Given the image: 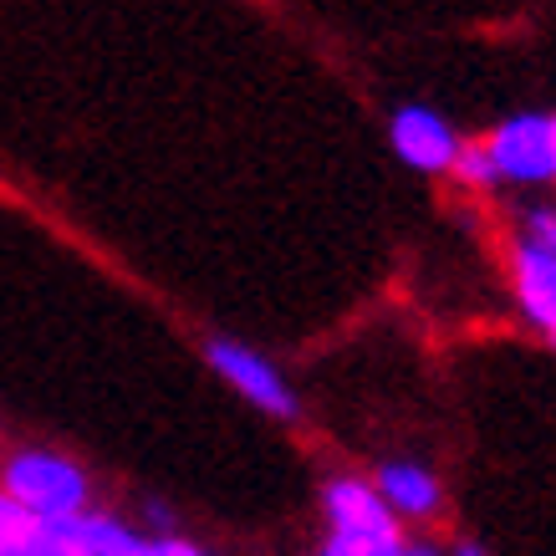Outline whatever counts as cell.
<instances>
[{"mask_svg":"<svg viewBox=\"0 0 556 556\" xmlns=\"http://www.w3.org/2000/svg\"><path fill=\"white\" fill-rule=\"evenodd\" d=\"M521 245H531V251H541V255H556V210H531V215H526Z\"/></svg>","mask_w":556,"mask_h":556,"instance_id":"obj_11","label":"cell"},{"mask_svg":"<svg viewBox=\"0 0 556 556\" xmlns=\"http://www.w3.org/2000/svg\"><path fill=\"white\" fill-rule=\"evenodd\" d=\"M444 556H495L485 546V541H475V536H455L450 546H444Z\"/></svg>","mask_w":556,"mask_h":556,"instance_id":"obj_13","label":"cell"},{"mask_svg":"<svg viewBox=\"0 0 556 556\" xmlns=\"http://www.w3.org/2000/svg\"><path fill=\"white\" fill-rule=\"evenodd\" d=\"M26 521H31V516H26V510H21L16 501L0 490V556L16 552V541H21V531H26Z\"/></svg>","mask_w":556,"mask_h":556,"instance_id":"obj_12","label":"cell"},{"mask_svg":"<svg viewBox=\"0 0 556 556\" xmlns=\"http://www.w3.org/2000/svg\"><path fill=\"white\" fill-rule=\"evenodd\" d=\"M393 149H399V159L414 164V169L439 174V169H455L459 138L434 108H399V113H393Z\"/></svg>","mask_w":556,"mask_h":556,"instance_id":"obj_7","label":"cell"},{"mask_svg":"<svg viewBox=\"0 0 556 556\" xmlns=\"http://www.w3.org/2000/svg\"><path fill=\"white\" fill-rule=\"evenodd\" d=\"M455 174L465 179V185H475V189H490L501 174H495V164H490V153H485V143H459V153H455Z\"/></svg>","mask_w":556,"mask_h":556,"instance_id":"obj_10","label":"cell"},{"mask_svg":"<svg viewBox=\"0 0 556 556\" xmlns=\"http://www.w3.org/2000/svg\"><path fill=\"white\" fill-rule=\"evenodd\" d=\"M552 138H556V118H552Z\"/></svg>","mask_w":556,"mask_h":556,"instance_id":"obj_15","label":"cell"},{"mask_svg":"<svg viewBox=\"0 0 556 556\" xmlns=\"http://www.w3.org/2000/svg\"><path fill=\"white\" fill-rule=\"evenodd\" d=\"M408 541L404 521L363 475H332L321 485V552L327 556H393Z\"/></svg>","mask_w":556,"mask_h":556,"instance_id":"obj_1","label":"cell"},{"mask_svg":"<svg viewBox=\"0 0 556 556\" xmlns=\"http://www.w3.org/2000/svg\"><path fill=\"white\" fill-rule=\"evenodd\" d=\"M0 490L26 516H77V510H92V475L72 455L47 450V444L11 450L0 459Z\"/></svg>","mask_w":556,"mask_h":556,"instance_id":"obj_2","label":"cell"},{"mask_svg":"<svg viewBox=\"0 0 556 556\" xmlns=\"http://www.w3.org/2000/svg\"><path fill=\"white\" fill-rule=\"evenodd\" d=\"M204 363L215 368V378L225 388H236L240 399L251 408H261L266 419H296L302 414V399H296V388L287 383V372L276 368L266 353H255L245 342L236 338H210L204 342Z\"/></svg>","mask_w":556,"mask_h":556,"instance_id":"obj_4","label":"cell"},{"mask_svg":"<svg viewBox=\"0 0 556 556\" xmlns=\"http://www.w3.org/2000/svg\"><path fill=\"white\" fill-rule=\"evenodd\" d=\"M516 302L556 342V255L516 245Z\"/></svg>","mask_w":556,"mask_h":556,"instance_id":"obj_8","label":"cell"},{"mask_svg":"<svg viewBox=\"0 0 556 556\" xmlns=\"http://www.w3.org/2000/svg\"><path fill=\"white\" fill-rule=\"evenodd\" d=\"M393 556H444V546H434V541H419V536H408Z\"/></svg>","mask_w":556,"mask_h":556,"instance_id":"obj_14","label":"cell"},{"mask_svg":"<svg viewBox=\"0 0 556 556\" xmlns=\"http://www.w3.org/2000/svg\"><path fill=\"white\" fill-rule=\"evenodd\" d=\"M490 164L501 179H516V185H546L556 179V138H552V118L541 113H521L495 128V138L485 143Z\"/></svg>","mask_w":556,"mask_h":556,"instance_id":"obj_5","label":"cell"},{"mask_svg":"<svg viewBox=\"0 0 556 556\" xmlns=\"http://www.w3.org/2000/svg\"><path fill=\"white\" fill-rule=\"evenodd\" d=\"M118 556H215L210 546H200V541L179 536V531H143V536L128 546V552Z\"/></svg>","mask_w":556,"mask_h":556,"instance_id":"obj_9","label":"cell"},{"mask_svg":"<svg viewBox=\"0 0 556 556\" xmlns=\"http://www.w3.org/2000/svg\"><path fill=\"white\" fill-rule=\"evenodd\" d=\"M143 536L118 510H77V516H31L11 556H118Z\"/></svg>","mask_w":556,"mask_h":556,"instance_id":"obj_3","label":"cell"},{"mask_svg":"<svg viewBox=\"0 0 556 556\" xmlns=\"http://www.w3.org/2000/svg\"><path fill=\"white\" fill-rule=\"evenodd\" d=\"M372 490L383 495V506L408 526H434L444 516V480L424 459H383L372 470Z\"/></svg>","mask_w":556,"mask_h":556,"instance_id":"obj_6","label":"cell"}]
</instances>
